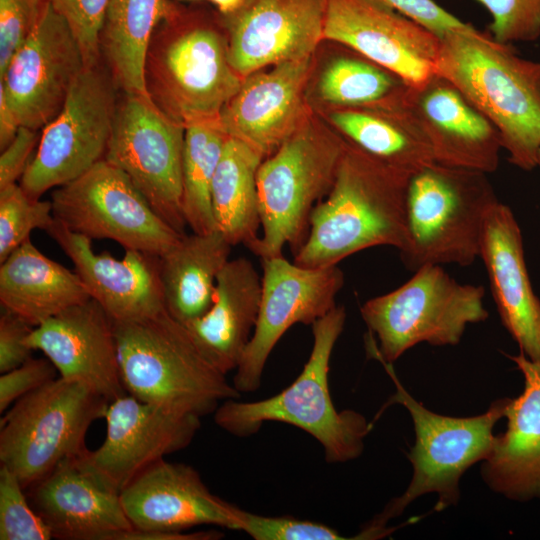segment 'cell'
<instances>
[{"instance_id": "cell-20", "label": "cell", "mask_w": 540, "mask_h": 540, "mask_svg": "<svg viewBox=\"0 0 540 540\" xmlns=\"http://www.w3.org/2000/svg\"><path fill=\"white\" fill-rule=\"evenodd\" d=\"M26 491L53 539L122 540L134 528L121 493L87 465L82 455L63 460Z\"/></svg>"}, {"instance_id": "cell-1", "label": "cell", "mask_w": 540, "mask_h": 540, "mask_svg": "<svg viewBox=\"0 0 540 540\" xmlns=\"http://www.w3.org/2000/svg\"><path fill=\"white\" fill-rule=\"evenodd\" d=\"M147 97L184 128L216 123L243 78L232 67L219 12L166 0L144 61Z\"/></svg>"}, {"instance_id": "cell-6", "label": "cell", "mask_w": 540, "mask_h": 540, "mask_svg": "<svg viewBox=\"0 0 540 540\" xmlns=\"http://www.w3.org/2000/svg\"><path fill=\"white\" fill-rule=\"evenodd\" d=\"M496 202L487 173L436 162L414 172L406 193L407 239L399 252L406 267L472 264Z\"/></svg>"}, {"instance_id": "cell-25", "label": "cell", "mask_w": 540, "mask_h": 540, "mask_svg": "<svg viewBox=\"0 0 540 540\" xmlns=\"http://www.w3.org/2000/svg\"><path fill=\"white\" fill-rule=\"evenodd\" d=\"M480 258L504 327L527 358L540 362V300L528 275L518 222L499 201L486 217Z\"/></svg>"}, {"instance_id": "cell-26", "label": "cell", "mask_w": 540, "mask_h": 540, "mask_svg": "<svg viewBox=\"0 0 540 540\" xmlns=\"http://www.w3.org/2000/svg\"><path fill=\"white\" fill-rule=\"evenodd\" d=\"M509 358L523 374L524 390L510 399L507 429L495 436L481 471L493 491L526 501L540 498V362L522 352Z\"/></svg>"}, {"instance_id": "cell-8", "label": "cell", "mask_w": 540, "mask_h": 540, "mask_svg": "<svg viewBox=\"0 0 540 540\" xmlns=\"http://www.w3.org/2000/svg\"><path fill=\"white\" fill-rule=\"evenodd\" d=\"M340 136L309 118L257 172L262 234L253 249L260 258L294 253L304 242L314 207L331 190L346 151Z\"/></svg>"}, {"instance_id": "cell-38", "label": "cell", "mask_w": 540, "mask_h": 540, "mask_svg": "<svg viewBox=\"0 0 540 540\" xmlns=\"http://www.w3.org/2000/svg\"><path fill=\"white\" fill-rule=\"evenodd\" d=\"M78 41L86 66L101 61L99 38L111 0H49Z\"/></svg>"}, {"instance_id": "cell-33", "label": "cell", "mask_w": 540, "mask_h": 540, "mask_svg": "<svg viewBox=\"0 0 540 540\" xmlns=\"http://www.w3.org/2000/svg\"><path fill=\"white\" fill-rule=\"evenodd\" d=\"M408 87L397 74L348 48L327 63L317 91L324 102L339 108L394 103Z\"/></svg>"}, {"instance_id": "cell-13", "label": "cell", "mask_w": 540, "mask_h": 540, "mask_svg": "<svg viewBox=\"0 0 540 540\" xmlns=\"http://www.w3.org/2000/svg\"><path fill=\"white\" fill-rule=\"evenodd\" d=\"M185 128L160 112L147 95L120 91L104 159L122 170L154 211L185 234L182 163Z\"/></svg>"}, {"instance_id": "cell-29", "label": "cell", "mask_w": 540, "mask_h": 540, "mask_svg": "<svg viewBox=\"0 0 540 540\" xmlns=\"http://www.w3.org/2000/svg\"><path fill=\"white\" fill-rule=\"evenodd\" d=\"M405 96V95H404ZM339 107L329 114L346 143L381 163L413 174L435 163L431 146L404 104Z\"/></svg>"}, {"instance_id": "cell-5", "label": "cell", "mask_w": 540, "mask_h": 540, "mask_svg": "<svg viewBox=\"0 0 540 540\" xmlns=\"http://www.w3.org/2000/svg\"><path fill=\"white\" fill-rule=\"evenodd\" d=\"M114 322L120 376L139 400L204 417L240 392L200 352L186 327L167 310Z\"/></svg>"}, {"instance_id": "cell-44", "label": "cell", "mask_w": 540, "mask_h": 540, "mask_svg": "<svg viewBox=\"0 0 540 540\" xmlns=\"http://www.w3.org/2000/svg\"><path fill=\"white\" fill-rule=\"evenodd\" d=\"M41 133L42 130L20 126L12 142L1 151L0 189L22 178L38 147Z\"/></svg>"}, {"instance_id": "cell-28", "label": "cell", "mask_w": 540, "mask_h": 540, "mask_svg": "<svg viewBox=\"0 0 540 540\" xmlns=\"http://www.w3.org/2000/svg\"><path fill=\"white\" fill-rule=\"evenodd\" d=\"M0 264L2 308L34 327L91 299L77 273L45 256L30 238Z\"/></svg>"}, {"instance_id": "cell-19", "label": "cell", "mask_w": 540, "mask_h": 540, "mask_svg": "<svg viewBox=\"0 0 540 540\" xmlns=\"http://www.w3.org/2000/svg\"><path fill=\"white\" fill-rule=\"evenodd\" d=\"M134 529L180 534L200 525L242 530L243 510L214 495L192 466L162 459L122 491Z\"/></svg>"}, {"instance_id": "cell-9", "label": "cell", "mask_w": 540, "mask_h": 540, "mask_svg": "<svg viewBox=\"0 0 540 540\" xmlns=\"http://www.w3.org/2000/svg\"><path fill=\"white\" fill-rule=\"evenodd\" d=\"M109 403L86 383L60 376L28 393L0 419V465L26 491L63 460L88 450L87 431Z\"/></svg>"}, {"instance_id": "cell-21", "label": "cell", "mask_w": 540, "mask_h": 540, "mask_svg": "<svg viewBox=\"0 0 540 540\" xmlns=\"http://www.w3.org/2000/svg\"><path fill=\"white\" fill-rule=\"evenodd\" d=\"M311 68L312 56L246 76L217 126L264 159L270 156L309 118L304 92Z\"/></svg>"}, {"instance_id": "cell-7", "label": "cell", "mask_w": 540, "mask_h": 540, "mask_svg": "<svg viewBox=\"0 0 540 540\" xmlns=\"http://www.w3.org/2000/svg\"><path fill=\"white\" fill-rule=\"evenodd\" d=\"M396 386L389 403H399L410 413L415 443L408 459L413 476L405 492L391 500L383 511L360 531L365 539H378L393 530L387 522L403 513L418 497L435 493V511L456 505L460 497L459 481L473 464L484 461L491 452L493 427L505 417L509 398L494 401L483 414L450 417L436 414L416 401L401 385L391 363L382 362Z\"/></svg>"}, {"instance_id": "cell-14", "label": "cell", "mask_w": 540, "mask_h": 540, "mask_svg": "<svg viewBox=\"0 0 540 540\" xmlns=\"http://www.w3.org/2000/svg\"><path fill=\"white\" fill-rule=\"evenodd\" d=\"M262 292L252 337L232 384L240 393L256 391L273 348L294 324L312 325L331 311L344 284L337 266L307 268L281 256L261 258Z\"/></svg>"}, {"instance_id": "cell-16", "label": "cell", "mask_w": 540, "mask_h": 540, "mask_svg": "<svg viewBox=\"0 0 540 540\" xmlns=\"http://www.w3.org/2000/svg\"><path fill=\"white\" fill-rule=\"evenodd\" d=\"M104 419L103 443L82 458L120 493L148 467L186 448L201 425L199 416L128 393L109 403Z\"/></svg>"}, {"instance_id": "cell-48", "label": "cell", "mask_w": 540, "mask_h": 540, "mask_svg": "<svg viewBox=\"0 0 540 540\" xmlns=\"http://www.w3.org/2000/svg\"><path fill=\"white\" fill-rule=\"evenodd\" d=\"M192 1H196V0H192Z\"/></svg>"}, {"instance_id": "cell-22", "label": "cell", "mask_w": 540, "mask_h": 540, "mask_svg": "<svg viewBox=\"0 0 540 540\" xmlns=\"http://www.w3.org/2000/svg\"><path fill=\"white\" fill-rule=\"evenodd\" d=\"M404 104L425 134L436 163L494 172L502 149L496 127L438 73L408 87Z\"/></svg>"}, {"instance_id": "cell-23", "label": "cell", "mask_w": 540, "mask_h": 540, "mask_svg": "<svg viewBox=\"0 0 540 540\" xmlns=\"http://www.w3.org/2000/svg\"><path fill=\"white\" fill-rule=\"evenodd\" d=\"M60 377L92 387L110 402L127 394L120 376L114 322L93 299L69 307L34 327L27 339Z\"/></svg>"}, {"instance_id": "cell-43", "label": "cell", "mask_w": 540, "mask_h": 540, "mask_svg": "<svg viewBox=\"0 0 540 540\" xmlns=\"http://www.w3.org/2000/svg\"><path fill=\"white\" fill-rule=\"evenodd\" d=\"M380 1L423 26L439 39L447 32L463 28L468 24L449 13L434 0Z\"/></svg>"}, {"instance_id": "cell-27", "label": "cell", "mask_w": 540, "mask_h": 540, "mask_svg": "<svg viewBox=\"0 0 540 540\" xmlns=\"http://www.w3.org/2000/svg\"><path fill=\"white\" fill-rule=\"evenodd\" d=\"M262 279L247 258L229 260L220 271L209 310L183 324L202 355L227 374L236 370L252 337Z\"/></svg>"}, {"instance_id": "cell-42", "label": "cell", "mask_w": 540, "mask_h": 540, "mask_svg": "<svg viewBox=\"0 0 540 540\" xmlns=\"http://www.w3.org/2000/svg\"><path fill=\"white\" fill-rule=\"evenodd\" d=\"M34 329L20 316L2 308L0 315V372L12 370L29 358L32 349L27 343Z\"/></svg>"}, {"instance_id": "cell-3", "label": "cell", "mask_w": 540, "mask_h": 540, "mask_svg": "<svg viewBox=\"0 0 540 540\" xmlns=\"http://www.w3.org/2000/svg\"><path fill=\"white\" fill-rule=\"evenodd\" d=\"M411 175L347 144L333 186L312 210L307 236L293 262L324 268L371 247L402 251Z\"/></svg>"}, {"instance_id": "cell-17", "label": "cell", "mask_w": 540, "mask_h": 540, "mask_svg": "<svg viewBox=\"0 0 540 540\" xmlns=\"http://www.w3.org/2000/svg\"><path fill=\"white\" fill-rule=\"evenodd\" d=\"M323 39L416 86L436 73L440 39L380 0H327Z\"/></svg>"}, {"instance_id": "cell-34", "label": "cell", "mask_w": 540, "mask_h": 540, "mask_svg": "<svg viewBox=\"0 0 540 540\" xmlns=\"http://www.w3.org/2000/svg\"><path fill=\"white\" fill-rule=\"evenodd\" d=\"M228 136L216 123L185 128L182 163V211L194 233L217 230L212 206V182Z\"/></svg>"}, {"instance_id": "cell-15", "label": "cell", "mask_w": 540, "mask_h": 540, "mask_svg": "<svg viewBox=\"0 0 540 540\" xmlns=\"http://www.w3.org/2000/svg\"><path fill=\"white\" fill-rule=\"evenodd\" d=\"M85 67L73 32L49 3L0 75V90L21 126L42 130L59 114Z\"/></svg>"}, {"instance_id": "cell-32", "label": "cell", "mask_w": 540, "mask_h": 540, "mask_svg": "<svg viewBox=\"0 0 540 540\" xmlns=\"http://www.w3.org/2000/svg\"><path fill=\"white\" fill-rule=\"evenodd\" d=\"M166 0H111L99 38L103 63L120 91L147 95L144 61Z\"/></svg>"}, {"instance_id": "cell-4", "label": "cell", "mask_w": 540, "mask_h": 540, "mask_svg": "<svg viewBox=\"0 0 540 540\" xmlns=\"http://www.w3.org/2000/svg\"><path fill=\"white\" fill-rule=\"evenodd\" d=\"M346 320L343 306H335L312 326L313 346L298 377L278 394L259 401L229 399L214 412L215 423L226 432L248 437L267 421L296 426L323 447L328 463L358 458L372 423L354 411H337L330 396L328 373L331 355Z\"/></svg>"}, {"instance_id": "cell-39", "label": "cell", "mask_w": 540, "mask_h": 540, "mask_svg": "<svg viewBox=\"0 0 540 540\" xmlns=\"http://www.w3.org/2000/svg\"><path fill=\"white\" fill-rule=\"evenodd\" d=\"M255 540H342L344 537L327 525L288 516H264L243 510L242 530Z\"/></svg>"}, {"instance_id": "cell-10", "label": "cell", "mask_w": 540, "mask_h": 540, "mask_svg": "<svg viewBox=\"0 0 540 540\" xmlns=\"http://www.w3.org/2000/svg\"><path fill=\"white\" fill-rule=\"evenodd\" d=\"M404 284L367 300L360 313L378 346L371 351L393 363L413 346L456 345L469 324L485 321L484 288L461 284L441 265H425Z\"/></svg>"}, {"instance_id": "cell-37", "label": "cell", "mask_w": 540, "mask_h": 540, "mask_svg": "<svg viewBox=\"0 0 540 540\" xmlns=\"http://www.w3.org/2000/svg\"><path fill=\"white\" fill-rule=\"evenodd\" d=\"M490 13V35L500 43L530 42L540 37V0H476Z\"/></svg>"}, {"instance_id": "cell-46", "label": "cell", "mask_w": 540, "mask_h": 540, "mask_svg": "<svg viewBox=\"0 0 540 540\" xmlns=\"http://www.w3.org/2000/svg\"><path fill=\"white\" fill-rule=\"evenodd\" d=\"M216 5L218 12L221 14H228L236 10L243 0H210Z\"/></svg>"}, {"instance_id": "cell-11", "label": "cell", "mask_w": 540, "mask_h": 540, "mask_svg": "<svg viewBox=\"0 0 540 540\" xmlns=\"http://www.w3.org/2000/svg\"><path fill=\"white\" fill-rule=\"evenodd\" d=\"M119 89L102 59L75 80L59 114L43 129L20 185L39 199L103 160L112 134Z\"/></svg>"}, {"instance_id": "cell-35", "label": "cell", "mask_w": 540, "mask_h": 540, "mask_svg": "<svg viewBox=\"0 0 540 540\" xmlns=\"http://www.w3.org/2000/svg\"><path fill=\"white\" fill-rule=\"evenodd\" d=\"M54 223L51 201L32 198L17 183L0 189V263L33 230L47 232Z\"/></svg>"}, {"instance_id": "cell-31", "label": "cell", "mask_w": 540, "mask_h": 540, "mask_svg": "<svg viewBox=\"0 0 540 540\" xmlns=\"http://www.w3.org/2000/svg\"><path fill=\"white\" fill-rule=\"evenodd\" d=\"M263 157L242 141L228 137L212 182L217 230L232 245L253 251L261 228L257 172Z\"/></svg>"}, {"instance_id": "cell-41", "label": "cell", "mask_w": 540, "mask_h": 540, "mask_svg": "<svg viewBox=\"0 0 540 540\" xmlns=\"http://www.w3.org/2000/svg\"><path fill=\"white\" fill-rule=\"evenodd\" d=\"M57 369L47 358H29L20 366L1 373L0 413L18 399L56 379Z\"/></svg>"}, {"instance_id": "cell-24", "label": "cell", "mask_w": 540, "mask_h": 540, "mask_svg": "<svg viewBox=\"0 0 540 540\" xmlns=\"http://www.w3.org/2000/svg\"><path fill=\"white\" fill-rule=\"evenodd\" d=\"M47 233L58 243L95 300L113 321H137L166 311L159 256L125 250L121 259L96 253L91 239L71 232L56 220Z\"/></svg>"}, {"instance_id": "cell-45", "label": "cell", "mask_w": 540, "mask_h": 540, "mask_svg": "<svg viewBox=\"0 0 540 540\" xmlns=\"http://www.w3.org/2000/svg\"><path fill=\"white\" fill-rule=\"evenodd\" d=\"M20 123L0 90V150H4L15 138Z\"/></svg>"}, {"instance_id": "cell-40", "label": "cell", "mask_w": 540, "mask_h": 540, "mask_svg": "<svg viewBox=\"0 0 540 540\" xmlns=\"http://www.w3.org/2000/svg\"><path fill=\"white\" fill-rule=\"evenodd\" d=\"M49 0H0V75L30 36Z\"/></svg>"}, {"instance_id": "cell-2", "label": "cell", "mask_w": 540, "mask_h": 540, "mask_svg": "<svg viewBox=\"0 0 540 540\" xmlns=\"http://www.w3.org/2000/svg\"><path fill=\"white\" fill-rule=\"evenodd\" d=\"M436 73L496 127L508 161L530 171L540 152V62L471 24L440 38Z\"/></svg>"}, {"instance_id": "cell-36", "label": "cell", "mask_w": 540, "mask_h": 540, "mask_svg": "<svg viewBox=\"0 0 540 540\" xmlns=\"http://www.w3.org/2000/svg\"><path fill=\"white\" fill-rule=\"evenodd\" d=\"M25 492L17 476L0 465V540L53 539Z\"/></svg>"}, {"instance_id": "cell-12", "label": "cell", "mask_w": 540, "mask_h": 540, "mask_svg": "<svg viewBox=\"0 0 540 540\" xmlns=\"http://www.w3.org/2000/svg\"><path fill=\"white\" fill-rule=\"evenodd\" d=\"M55 220L91 240L161 256L182 235L150 206L130 178L105 159L51 194Z\"/></svg>"}, {"instance_id": "cell-47", "label": "cell", "mask_w": 540, "mask_h": 540, "mask_svg": "<svg viewBox=\"0 0 540 540\" xmlns=\"http://www.w3.org/2000/svg\"><path fill=\"white\" fill-rule=\"evenodd\" d=\"M538 166L540 167V152H539V155H538Z\"/></svg>"}, {"instance_id": "cell-30", "label": "cell", "mask_w": 540, "mask_h": 540, "mask_svg": "<svg viewBox=\"0 0 540 540\" xmlns=\"http://www.w3.org/2000/svg\"><path fill=\"white\" fill-rule=\"evenodd\" d=\"M232 245L218 231L184 234L159 256V274L167 312L185 324L212 305L216 281L229 261Z\"/></svg>"}, {"instance_id": "cell-18", "label": "cell", "mask_w": 540, "mask_h": 540, "mask_svg": "<svg viewBox=\"0 0 540 540\" xmlns=\"http://www.w3.org/2000/svg\"><path fill=\"white\" fill-rule=\"evenodd\" d=\"M327 0H243L221 14L229 60L242 77L312 56L324 40Z\"/></svg>"}]
</instances>
